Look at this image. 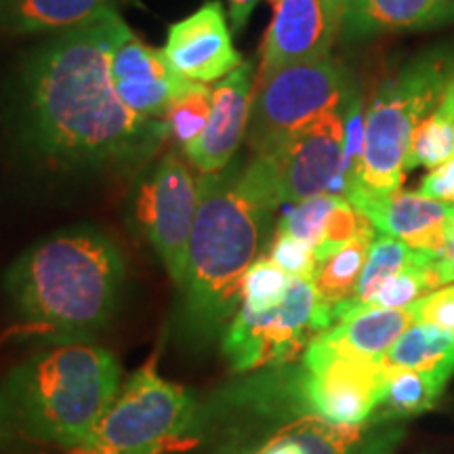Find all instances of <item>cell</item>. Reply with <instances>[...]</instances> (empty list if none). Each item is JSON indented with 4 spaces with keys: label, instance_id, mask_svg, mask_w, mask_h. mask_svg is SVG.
Here are the masks:
<instances>
[{
    "label": "cell",
    "instance_id": "ac0fdd59",
    "mask_svg": "<svg viewBox=\"0 0 454 454\" xmlns=\"http://www.w3.org/2000/svg\"><path fill=\"white\" fill-rule=\"evenodd\" d=\"M454 20V0H349L340 17L345 41H366L377 34L419 30Z\"/></svg>",
    "mask_w": 454,
    "mask_h": 454
},
{
    "label": "cell",
    "instance_id": "30bf717a",
    "mask_svg": "<svg viewBox=\"0 0 454 454\" xmlns=\"http://www.w3.org/2000/svg\"><path fill=\"white\" fill-rule=\"evenodd\" d=\"M259 156H265L270 164L280 204H297L322 194L343 196L348 107L317 118L276 150Z\"/></svg>",
    "mask_w": 454,
    "mask_h": 454
},
{
    "label": "cell",
    "instance_id": "e575fe53",
    "mask_svg": "<svg viewBox=\"0 0 454 454\" xmlns=\"http://www.w3.org/2000/svg\"><path fill=\"white\" fill-rule=\"evenodd\" d=\"M74 454H99V452H93V450H76Z\"/></svg>",
    "mask_w": 454,
    "mask_h": 454
},
{
    "label": "cell",
    "instance_id": "8992f818",
    "mask_svg": "<svg viewBox=\"0 0 454 454\" xmlns=\"http://www.w3.org/2000/svg\"><path fill=\"white\" fill-rule=\"evenodd\" d=\"M200 408L194 395L162 379L152 356L114 397L84 450L167 454L194 444Z\"/></svg>",
    "mask_w": 454,
    "mask_h": 454
},
{
    "label": "cell",
    "instance_id": "f546056e",
    "mask_svg": "<svg viewBox=\"0 0 454 454\" xmlns=\"http://www.w3.org/2000/svg\"><path fill=\"white\" fill-rule=\"evenodd\" d=\"M414 322H425L454 333V284L435 288L411 305Z\"/></svg>",
    "mask_w": 454,
    "mask_h": 454
},
{
    "label": "cell",
    "instance_id": "cb8c5ba5",
    "mask_svg": "<svg viewBox=\"0 0 454 454\" xmlns=\"http://www.w3.org/2000/svg\"><path fill=\"white\" fill-rule=\"evenodd\" d=\"M454 154V78L444 98L419 122L406 156V170L435 168Z\"/></svg>",
    "mask_w": 454,
    "mask_h": 454
},
{
    "label": "cell",
    "instance_id": "e0dca14e",
    "mask_svg": "<svg viewBox=\"0 0 454 454\" xmlns=\"http://www.w3.org/2000/svg\"><path fill=\"white\" fill-rule=\"evenodd\" d=\"M411 325H414L411 308H364L349 311L331 328L311 339L303 356L383 360Z\"/></svg>",
    "mask_w": 454,
    "mask_h": 454
},
{
    "label": "cell",
    "instance_id": "d590c367",
    "mask_svg": "<svg viewBox=\"0 0 454 454\" xmlns=\"http://www.w3.org/2000/svg\"><path fill=\"white\" fill-rule=\"evenodd\" d=\"M7 3H9V0H0V9H3Z\"/></svg>",
    "mask_w": 454,
    "mask_h": 454
},
{
    "label": "cell",
    "instance_id": "44dd1931",
    "mask_svg": "<svg viewBox=\"0 0 454 454\" xmlns=\"http://www.w3.org/2000/svg\"><path fill=\"white\" fill-rule=\"evenodd\" d=\"M438 257L434 254L417 251V248L408 247L406 242L397 240L391 236H377L374 238L371 253H368L364 271H362L360 282H357L356 297L349 303H343L340 308L334 309V322H339L340 317L348 316L349 311L364 309L368 303L377 297V293L387 284L391 278L411 268L414 263H425V261H434Z\"/></svg>",
    "mask_w": 454,
    "mask_h": 454
},
{
    "label": "cell",
    "instance_id": "4fadbf2b",
    "mask_svg": "<svg viewBox=\"0 0 454 454\" xmlns=\"http://www.w3.org/2000/svg\"><path fill=\"white\" fill-rule=\"evenodd\" d=\"M254 99V70L244 61L213 87V107L207 127L184 147V154L200 175H215L230 167L247 137Z\"/></svg>",
    "mask_w": 454,
    "mask_h": 454
},
{
    "label": "cell",
    "instance_id": "484cf974",
    "mask_svg": "<svg viewBox=\"0 0 454 454\" xmlns=\"http://www.w3.org/2000/svg\"><path fill=\"white\" fill-rule=\"evenodd\" d=\"M293 278L271 261L261 254L248 268L240 286V308L251 311H265L276 308L286 297Z\"/></svg>",
    "mask_w": 454,
    "mask_h": 454
},
{
    "label": "cell",
    "instance_id": "7402d4cb",
    "mask_svg": "<svg viewBox=\"0 0 454 454\" xmlns=\"http://www.w3.org/2000/svg\"><path fill=\"white\" fill-rule=\"evenodd\" d=\"M383 360L391 368H412L450 379L454 374V333L414 322L402 333Z\"/></svg>",
    "mask_w": 454,
    "mask_h": 454
},
{
    "label": "cell",
    "instance_id": "7c38bea8",
    "mask_svg": "<svg viewBox=\"0 0 454 454\" xmlns=\"http://www.w3.org/2000/svg\"><path fill=\"white\" fill-rule=\"evenodd\" d=\"M271 21L261 49L257 82L282 67L331 55L339 26L326 0H270Z\"/></svg>",
    "mask_w": 454,
    "mask_h": 454
},
{
    "label": "cell",
    "instance_id": "8fae6325",
    "mask_svg": "<svg viewBox=\"0 0 454 454\" xmlns=\"http://www.w3.org/2000/svg\"><path fill=\"white\" fill-rule=\"evenodd\" d=\"M227 13L219 0H208L200 9L168 27L164 55L181 78L192 82H219L244 66L234 47Z\"/></svg>",
    "mask_w": 454,
    "mask_h": 454
},
{
    "label": "cell",
    "instance_id": "5bb4252c",
    "mask_svg": "<svg viewBox=\"0 0 454 454\" xmlns=\"http://www.w3.org/2000/svg\"><path fill=\"white\" fill-rule=\"evenodd\" d=\"M404 435L400 421L371 419L339 425L317 417H299L282 425L251 454H389Z\"/></svg>",
    "mask_w": 454,
    "mask_h": 454
},
{
    "label": "cell",
    "instance_id": "1f68e13d",
    "mask_svg": "<svg viewBox=\"0 0 454 454\" xmlns=\"http://www.w3.org/2000/svg\"><path fill=\"white\" fill-rule=\"evenodd\" d=\"M435 265H438V274L442 280V286H448V284H454V227L448 236L446 248L442 254L435 259Z\"/></svg>",
    "mask_w": 454,
    "mask_h": 454
},
{
    "label": "cell",
    "instance_id": "4dcf8cb0",
    "mask_svg": "<svg viewBox=\"0 0 454 454\" xmlns=\"http://www.w3.org/2000/svg\"><path fill=\"white\" fill-rule=\"evenodd\" d=\"M421 194L446 204L454 202V154L429 170L421 184Z\"/></svg>",
    "mask_w": 454,
    "mask_h": 454
},
{
    "label": "cell",
    "instance_id": "7a4b0ae2",
    "mask_svg": "<svg viewBox=\"0 0 454 454\" xmlns=\"http://www.w3.org/2000/svg\"><path fill=\"white\" fill-rule=\"evenodd\" d=\"M200 202L187 247L184 328L198 343L223 337L240 308L242 278L261 257L280 207L265 156L200 175Z\"/></svg>",
    "mask_w": 454,
    "mask_h": 454
},
{
    "label": "cell",
    "instance_id": "d6986e66",
    "mask_svg": "<svg viewBox=\"0 0 454 454\" xmlns=\"http://www.w3.org/2000/svg\"><path fill=\"white\" fill-rule=\"evenodd\" d=\"M116 4L118 0H9L0 9V30L15 36L59 34Z\"/></svg>",
    "mask_w": 454,
    "mask_h": 454
},
{
    "label": "cell",
    "instance_id": "4316f807",
    "mask_svg": "<svg viewBox=\"0 0 454 454\" xmlns=\"http://www.w3.org/2000/svg\"><path fill=\"white\" fill-rule=\"evenodd\" d=\"M435 288H442L435 259L425 261V263H414L391 278L377 293V297L368 303V308H411L412 303H417L425 294L434 293Z\"/></svg>",
    "mask_w": 454,
    "mask_h": 454
},
{
    "label": "cell",
    "instance_id": "74e56055",
    "mask_svg": "<svg viewBox=\"0 0 454 454\" xmlns=\"http://www.w3.org/2000/svg\"><path fill=\"white\" fill-rule=\"evenodd\" d=\"M452 204H454V202H452Z\"/></svg>",
    "mask_w": 454,
    "mask_h": 454
},
{
    "label": "cell",
    "instance_id": "52a82bcc",
    "mask_svg": "<svg viewBox=\"0 0 454 454\" xmlns=\"http://www.w3.org/2000/svg\"><path fill=\"white\" fill-rule=\"evenodd\" d=\"M349 99V74L333 55L282 67L265 81H254L248 124L253 154L276 150L317 118L348 107Z\"/></svg>",
    "mask_w": 454,
    "mask_h": 454
},
{
    "label": "cell",
    "instance_id": "836d02e7",
    "mask_svg": "<svg viewBox=\"0 0 454 454\" xmlns=\"http://www.w3.org/2000/svg\"><path fill=\"white\" fill-rule=\"evenodd\" d=\"M326 3H328V9H331V15L334 17V21H337L340 30V17H343V11L348 7L349 0H326Z\"/></svg>",
    "mask_w": 454,
    "mask_h": 454
},
{
    "label": "cell",
    "instance_id": "3957f363",
    "mask_svg": "<svg viewBox=\"0 0 454 454\" xmlns=\"http://www.w3.org/2000/svg\"><path fill=\"white\" fill-rule=\"evenodd\" d=\"M124 282L121 248L93 227H70L26 248L4 274V293L21 331L70 343L110 325Z\"/></svg>",
    "mask_w": 454,
    "mask_h": 454
},
{
    "label": "cell",
    "instance_id": "2e32d148",
    "mask_svg": "<svg viewBox=\"0 0 454 454\" xmlns=\"http://www.w3.org/2000/svg\"><path fill=\"white\" fill-rule=\"evenodd\" d=\"M354 207L371 219L379 234L397 238L417 251L440 257L454 227V204L397 190L383 198H366Z\"/></svg>",
    "mask_w": 454,
    "mask_h": 454
},
{
    "label": "cell",
    "instance_id": "6da1fadb",
    "mask_svg": "<svg viewBox=\"0 0 454 454\" xmlns=\"http://www.w3.org/2000/svg\"><path fill=\"white\" fill-rule=\"evenodd\" d=\"M127 27L106 9L32 51L17 82V135L30 156L55 168H114L168 139L164 121L137 116L114 87L112 53Z\"/></svg>",
    "mask_w": 454,
    "mask_h": 454
},
{
    "label": "cell",
    "instance_id": "d6a6232c",
    "mask_svg": "<svg viewBox=\"0 0 454 454\" xmlns=\"http://www.w3.org/2000/svg\"><path fill=\"white\" fill-rule=\"evenodd\" d=\"M230 4V20L234 26V32L242 30L244 24L248 21V17L253 15L254 7L259 4V0H227Z\"/></svg>",
    "mask_w": 454,
    "mask_h": 454
},
{
    "label": "cell",
    "instance_id": "ba28073f",
    "mask_svg": "<svg viewBox=\"0 0 454 454\" xmlns=\"http://www.w3.org/2000/svg\"><path fill=\"white\" fill-rule=\"evenodd\" d=\"M333 326V316L305 278H293L276 308L251 311L238 308L227 325L221 348L234 371L276 368L301 360L311 339Z\"/></svg>",
    "mask_w": 454,
    "mask_h": 454
},
{
    "label": "cell",
    "instance_id": "ffe728a7",
    "mask_svg": "<svg viewBox=\"0 0 454 454\" xmlns=\"http://www.w3.org/2000/svg\"><path fill=\"white\" fill-rule=\"evenodd\" d=\"M377 238V230L368 221L357 234L333 251L328 257L317 261L316 274L311 278L317 297H320L325 308H328L334 325V309L343 303H349L356 297L357 282H360L362 271H364L368 253Z\"/></svg>",
    "mask_w": 454,
    "mask_h": 454
},
{
    "label": "cell",
    "instance_id": "9c48e42d",
    "mask_svg": "<svg viewBox=\"0 0 454 454\" xmlns=\"http://www.w3.org/2000/svg\"><path fill=\"white\" fill-rule=\"evenodd\" d=\"M198 202L200 181L175 150L147 168L130 194V223L179 288L185 278Z\"/></svg>",
    "mask_w": 454,
    "mask_h": 454
},
{
    "label": "cell",
    "instance_id": "5b68a950",
    "mask_svg": "<svg viewBox=\"0 0 454 454\" xmlns=\"http://www.w3.org/2000/svg\"><path fill=\"white\" fill-rule=\"evenodd\" d=\"M454 78V49L434 47L385 78L362 122V150L343 198L351 204L402 190L414 129Z\"/></svg>",
    "mask_w": 454,
    "mask_h": 454
},
{
    "label": "cell",
    "instance_id": "83f0119b",
    "mask_svg": "<svg viewBox=\"0 0 454 454\" xmlns=\"http://www.w3.org/2000/svg\"><path fill=\"white\" fill-rule=\"evenodd\" d=\"M340 198L343 196L322 194L293 204V207L282 215V219L278 221L276 231L297 238L301 242H308L316 251V248L320 247L322 238H325L326 221L331 217V213L334 211V207H337Z\"/></svg>",
    "mask_w": 454,
    "mask_h": 454
},
{
    "label": "cell",
    "instance_id": "f1b7e54d",
    "mask_svg": "<svg viewBox=\"0 0 454 454\" xmlns=\"http://www.w3.org/2000/svg\"><path fill=\"white\" fill-rule=\"evenodd\" d=\"M268 257L291 278L311 280L317 268L314 247H309L308 242H301L288 234H282V231H276L274 238H271Z\"/></svg>",
    "mask_w": 454,
    "mask_h": 454
},
{
    "label": "cell",
    "instance_id": "8d00e7d4",
    "mask_svg": "<svg viewBox=\"0 0 454 454\" xmlns=\"http://www.w3.org/2000/svg\"><path fill=\"white\" fill-rule=\"evenodd\" d=\"M242 454H251V452H242Z\"/></svg>",
    "mask_w": 454,
    "mask_h": 454
},
{
    "label": "cell",
    "instance_id": "603a6c76",
    "mask_svg": "<svg viewBox=\"0 0 454 454\" xmlns=\"http://www.w3.org/2000/svg\"><path fill=\"white\" fill-rule=\"evenodd\" d=\"M448 383L446 377L434 372L412 371V368H391L379 402L374 419L383 421H404L435 406Z\"/></svg>",
    "mask_w": 454,
    "mask_h": 454
},
{
    "label": "cell",
    "instance_id": "9a60e30c",
    "mask_svg": "<svg viewBox=\"0 0 454 454\" xmlns=\"http://www.w3.org/2000/svg\"><path fill=\"white\" fill-rule=\"evenodd\" d=\"M112 78L124 106L147 121H164L170 99L185 82L164 51L141 41L130 27L114 47Z\"/></svg>",
    "mask_w": 454,
    "mask_h": 454
},
{
    "label": "cell",
    "instance_id": "277c9868",
    "mask_svg": "<svg viewBox=\"0 0 454 454\" xmlns=\"http://www.w3.org/2000/svg\"><path fill=\"white\" fill-rule=\"evenodd\" d=\"M118 391L112 351L89 340L53 343L0 379V440L84 450Z\"/></svg>",
    "mask_w": 454,
    "mask_h": 454
},
{
    "label": "cell",
    "instance_id": "d4e9b609",
    "mask_svg": "<svg viewBox=\"0 0 454 454\" xmlns=\"http://www.w3.org/2000/svg\"><path fill=\"white\" fill-rule=\"evenodd\" d=\"M211 107L213 89L208 84L185 81L164 112V127H167L168 137L177 141L184 150L207 127Z\"/></svg>",
    "mask_w": 454,
    "mask_h": 454
}]
</instances>
